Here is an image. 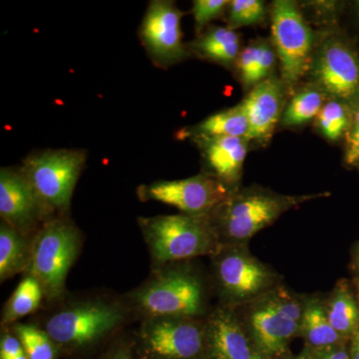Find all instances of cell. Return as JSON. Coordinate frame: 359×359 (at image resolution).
Wrapping results in <instances>:
<instances>
[{
	"instance_id": "cell-22",
	"label": "cell",
	"mask_w": 359,
	"mask_h": 359,
	"mask_svg": "<svg viewBox=\"0 0 359 359\" xmlns=\"http://www.w3.org/2000/svg\"><path fill=\"white\" fill-rule=\"evenodd\" d=\"M330 325L344 339H351L359 330V304L348 283L340 282L325 302Z\"/></svg>"
},
{
	"instance_id": "cell-18",
	"label": "cell",
	"mask_w": 359,
	"mask_h": 359,
	"mask_svg": "<svg viewBox=\"0 0 359 359\" xmlns=\"http://www.w3.org/2000/svg\"><path fill=\"white\" fill-rule=\"evenodd\" d=\"M299 335L306 341V349L311 351H323L346 341L330 325L325 302L316 297L304 299Z\"/></svg>"
},
{
	"instance_id": "cell-29",
	"label": "cell",
	"mask_w": 359,
	"mask_h": 359,
	"mask_svg": "<svg viewBox=\"0 0 359 359\" xmlns=\"http://www.w3.org/2000/svg\"><path fill=\"white\" fill-rule=\"evenodd\" d=\"M228 0H196L193 4L196 29L201 32L212 20L219 18L229 7Z\"/></svg>"
},
{
	"instance_id": "cell-31",
	"label": "cell",
	"mask_w": 359,
	"mask_h": 359,
	"mask_svg": "<svg viewBox=\"0 0 359 359\" xmlns=\"http://www.w3.org/2000/svg\"><path fill=\"white\" fill-rule=\"evenodd\" d=\"M25 353L18 335L6 334L0 342V359H13Z\"/></svg>"
},
{
	"instance_id": "cell-26",
	"label": "cell",
	"mask_w": 359,
	"mask_h": 359,
	"mask_svg": "<svg viewBox=\"0 0 359 359\" xmlns=\"http://www.w3.org/2000/svg\"><path fill=\"white\" fill-rule=\"evenodd\" d=\"M316 125L321 134L330 141H337L346 137L351 121V109L344 101H328L318 115Z\"/></svg>"
},
{
	"instance_id": "cell-27",
	"label": "cell",
	"mask_w": 359,
	"mask_h": 359,
	"mask_svg": "<svg viewBox=\"0 0 359 359\" xmlns=\"http://www.w3.org/2000/svg\"><path fill=\"white\" fill-rule=\"evenodd\" d=\"M14 332L29 359H55V344L46 332L33 325H18Z\"/></svg>"
},
{
	"instance_id": "cell-38",
	"label": "cell",
	"mask_w": 359,
	"mask_h": 359,
	"mask_svg": "<svg viewBox=\"0 0 359 359\" xmlns=\"http://www.w3.org/2000/svg\"><path fill=\"white\" fill-rule=\"evenodd\" d=\"M255 359H266V358H264V356H262L261 354L259 353V354H257V358Z\"/></svg>"
},
{
	"instance_id": "cell-6",
	"label": "cell",
	"mask_w": 359,
	"mask_h": 359,
	"mask_svg": "<svg viewBox=\"0 0 359 359\" xmlns=\"http://www.w3.org/2000/svg\"><path fill=\"white\" fill-rule=\"evenodd\" d=\"M133 299L148 318H196L204 309L205 290L194 271L170 269L142 285L135 292Z\"/></svg>"
},
{
	"instance_id": "cell-15",
	"label": "cell",
	"mask_w": 359,
	"mask_h": 359,
	"mask_svg": "<svg viewBox=\"0 0 359 359\" xmlns=\"http://www.w3.org/2000/svg\"><path fill=\"white\" fill-rule=\"evenodd\" d=\"M205 325V359H255L257 353L244 323L229 309H219Z\"/></svg>"
},
{
	"instance_id": "cell-3",
	"label": "cell",
	"mask_w": 359,
	"mask_h": 359,
	"mask_svg": "<svg viewBox=\"0 0 359 359\" xmlns=\"http://www.w3.org/2000/svg\"><path fill=\"white\" fill-rule=\"evenodd\" d=\"M151 255L161 264L215 254L218 241L205 219L170 215L139 219Z\"/></svg>"
},
{
	"instance_id": "cell-34",
	"label": "cell",
	"mask_w": 359,
	"mask_h": 359,
	"mask_svg": "<svg viewBox=\"0 0 359 359\" xmlns=\"http://www.w3.org/2000/svg\"><path fill=\"white\" fill-rule=\"evenodd\" d=\"M111 359H132L131 353L126 347H121L113 354Z\"/></svg>"
},
{
	"instance_id": "cell-5",
	"label": "cell",
	"mask_w": 359,
	"mask_h": 359,
	"mask_svg": "<svg viewBox=\"0 0 359 359\" xmlns=\"http://www.w3.org/2000/svg\"><path fill=\"white\" fill-rule=\"evenodd\" d=\"M81 247V236L72 224L53 219L44 224L32 244L28 276L39 280L48 299L65 292L66 278Z\"/></svg>"
},
{
	"instance_id": "cell-36",
	"label": "cell",
	"mask_w": 359,
	"mask_h": 359,
	"mask_svg": "<svg viewBox=\"0 0 359 359\" xmlns=\"http://www.w3.org/2000/svg\"><path fill=\"white\" fill-rule=\"evenodd\" d=\"M355 6H356V15H358V20L359 23V1L355 2Z\"/></svg>"
},
{
	"instance_id": "cell-4",
	"label": "cell",
	"mask_w": 359,
	"mask_h": 359,
	"mask_svg": "<svg viewBox=\"0 0 359 359\" xmlns=\"http://www.w3.org/2000/svg\"><path fill=\"white\" fill-rule=\"evenodd\" d=\"M219 290L229 306H248L275 290L278 276L247 244L219 245L212 254Z\"/></svg>"
},
{
	"instance_id": "cell-28",
	"label": "cell",
	"mask_w": 359,
	"mask_h": 359,
	"mask_svg": "<svg viewBox=\"0 0 359 359\" xmlns=\"http://www.w3.org/2000/svg\"><path fill=\"white\" fill-rule=\"evenodd\" d=\"M266 4L261 0H233L229 4V28L257 25L266 18Z\"/></svg>"
},
{
	"instance_id": "cell-17",
	"label": "cell",
	"mask_w": 359,
	"mask_h": 359,
	"mask_svg": "<svg viewBox=\"0 0 359 359\" xmlns=\"http://www.w3.org/2000/svg\"><path fill=\"white\" fill-rule=\"evenodd\" d=\"M196 141L202 149L205 164L210 169L208 174L216 177L231 190H238L249 141L233 137L196 139Z\"/></svg>"
},
{
	"instance_id": "cell-41",
	"label": "cell",
	"mask_w": 359,
	"mask_h": 359,
	"mask_svg": "<svg viewBox=\"0 0 359 359\" xmlns=\"http://www.w3.org/2000/svg\"><path fill=\"white\" fill-rule=\"evenodd\" d=\"M358 166H359V165H358Z\"/></svg>"
},
{
	"instance_id": "cell-24",
	"label": "cell",
	"mask_w": 359,
	"mask_h": 359,
	"mask_svg": "<svg viewBox=\"0 0 359 359\" xmlns=\"http://www.w3.org/2000/svg\"><path fill=\"white\" fill-rule=\"evenodd\" d=\"M325 104V93L320 87H306L297 92L287 106L280 123L285 127H299L320 114Z\"/></svg>"
},
{
	"instance_id": "cell-19",
	"label": "cell",
	"mask_w": 359,
	"mask_h": 359,
	"mask_svg": "<svg viewBox=\"0 0 359 359\" xmlns=\"http://www.w3.org/2000/svg\"><path fill=\"white\" fill-rule=\"evenodd\" d=\"M191 47L200 57L231 67L241 53L240 35L229 27L212 26L193 41Z\"/></svg>"
},
{
	"instance_id": "cell-2",
	"label": "cell",
	"mask_w": 359,
	"mask_h": 359,
	"mask_svg": "<svg viewBox=\"0 0 359 359\" xmlns=\"http://www.w3.org/2000/svg\"><path fill=\"white\" fill-rule=\"evenodd\" d=\"M245 306L243 323L257 353L266 359L287 356L290 341L299 335L304 299L278 285Z\"/></svg>"
},
{
	"instance_id": "cell-20",
	"label": "cell",
	"mask_w": 359,
	"mask_h": 359,
	"mask_svg": "<svg viewBox=\"0 0 359 359\" xmlns=\"http://www.w3.org/2000/svg\"><path fill=\"white\" fill-rule=\"evenodd\" d=\"M186 136H192L194 140L203 138L233 137L248 140L249 121L242 103L233 108L219 111L183 132ZM249 141V140H248Z\"/></svg>"
},
{
	"instance_id": "cell-12",
	"label": "cell",
	"mask_w": 359,
	"mask_h": 359,
	"mask_svg": "<svg viewBox=\"0 0 359 359\" xmlns=\"http://www.w3.org/2000/svg\"><path fill=\"white\" fill-rule=\"evenodd\" d=\"M311 69L325 93L344 102L359 98V57L344 39H325L314 53Z\"/></svg>"
},
{
	"instance_id": "cell-37",
	"label": "cell",
	"mask_w": 359,
	"mask_h": 359,
	"mask_svg": "<svg viewBox=\"0 0 359 359\" xmlns=\"http://www.w3.org/2000/svg\"><path fill=\"white\" fill-rule=\"evenodd\" d=\"M13 359H29L27 358V355H26L25 353L21 354V355L18 356V358H13Z\"/></svg>"
},
{
	"instance_id": "cell-14",
	"label": "cell",
	"mask_w": 359,
	"mask_h": 359,
	"mask_svg": "<svg viewBox=\"0 0 359 359\" xmlns=\"http://www.w3.org/2000/svg\"><path fill=\"white\" fill-rule=\"evenodd\" d=\"M45 205L23 174L13 170L0 172V215L4 222L22 233L36 226Z\"/></svg>"
},
{
	"instance_id": "cell-39",
	"label": "cell",
	"mask_w": 359,
	"mask_h": 359,
	"mask_svg": "<svg viewBox=\"0 0 359 359\" xmlns=\"http://www.w3.org/2000/svg\"><path fill=\"white\" fill-rule=\"evenodd\" d=\"M358 264L359 268V250H358Z\"/></svg>"
},
{
	"instance_id": "cell-25",
	"label": "cell",
	"mask_w": 359,
	"mask_h": 359,
	"mask_svg": "<svg viewBox=\"0 0 359 359\" xmlns=\"http://www.w3.org/2000/svg\"><path fill=\"white\" fill-rule=\"evenodd\" d=\"M43 294V289L39 280L32 276H26L4 306L2 325L15 323L36 311Z\"/></svg>"
},
{
	"instance_id": "cell-23",
	"label": "cell",
	"mask_w": 359,
	"mask_h": 359,
	"mask_svg": "<svg viewBox=\"0 0 359 359\" xmlns=\"http://www.w3.org/2000/svg\"><path fill=\"white\" fill-rule=\"evenodd\" d=\"M32 257V245L25 236L2 221L0 226V280L27 269Z\"/></svg>"
},
{
	"instance_id": "cell-16",
	"label": "cell",
	"mask_w": 359,
	"mask_h": 359,
	"mask_svg": "<svg viewBox=\"0 0 359 359\" xmlns=\"http://www.w3.org/2000/svg\"><path fill=\"white\" fill-rule=\"evenodd\" d=\"M285 83L276 77H269L252 87L242 102L248 121V140L266 143L283 117Z\"/></svg>"
},
{
	"instance_id": "cell-32",
	"label": "cell",
	"mask_w": 359,
	"mask_h": 359,
	"mask_svg": "<svg viewBox=\"0 0 359 359\" xmlns=\"http://www.w3.org/2000/svg\"><path fill=\"white\" fill-rule=\"evenodd\" d=\"M311 359H351V353L347 351L346 344L330 347L320 351H311L306 349Z\"/></svg>"
},
{
	"instance_id": "cell-8",
	"label": "cell",
	"mask_w": 359,
	"mask_h": 359,
	"mask_svg": "<svg viewBox=\"0 0 359 359\" xmlns=\"http://www.w3.org/2000/svg\"><path fill=\"white\" fill-rule=\"evenodd\" d=\"M85 159L83 151H45L29 156L21 173L46 209L65 211L69 207Z\"/></svg>"
},
{
	"instance_id": "cell-10",
	"label": "cell",
	"mask_w": 359,
	"mask_h": 359,
	"mask_svg": "<svg viewBox=\"0 0 359 359\" xmlns=\"http://www.w3.org/2000/svg\"><path fill=\"white\" fill-rule=\"evenodd\" d=\"M124 318L122 309L106 302H87L53 314L45 332L54 344L79 347L93 344L119 327Z\"/></svg>"
},
{
	"instance_id": "cell-7",
	"label": "cell",
	"mask_w": 359,
	"mask_h": 359,
	"mask_svg": "<svg viewBox=\"0 0 359 359\" xmlns=\"http://www.w3.org/2000/svg\"><path fill=\"white\" fill-rule=\"evenodd\" d=\"M271 33L273 47L280 59L283 82L292 89L311 69L314 33L297 4L290 0L273 1Z\"/></svg>"
},
{
	"instance_id": "cell-21",
	"label": "cell",
	"mask_w": 359,
	"mask_h": 359,
	"mask_svg": "<svg viewBox=\"0 0 359 359\" xmlns=\"http://www.w3.org/2000/svg\"><path fill=\"white\" fill-rule=\"evenodd\" d=\"M275 47L266 40H257L241 51L236 66L245 87H255L271 77L276 65Z\"/></svg>"
},
{
	"instance_id": "cell-33",
	"label": "cell",
	"mask_w": 359,
	"mask_h": 359,
	"mask_svg": "<svg viewBox=\"0 0 359 359\" xmlns=\"http://www.w3.org/2000/svg\"><path fill=\"white\" fill-rule=\"evenodd\" d=\"M351 359H359V330L351 337Z\"/></svg>"
},
{
	"instance_id": "cell-30",
	"label": "cell",
	"mask_w": 359,
	"mask_h": 359,
	"mask_svg": "<svg viewBox=\"0 0 359 359\" xmlns=\"http://www.w3.org/2000/svg\"><path fill=\"white\" fill-rule=\"evenodd\" d=\"M351 109V121L346 134V155L347 165H359V98Z\"/></svg>"
},
{
	"instance_id": "cell-1",
	"label": "cell",
	"mask_w": 359,
	"mask_h": 359,
	"mask_svg": "<svg viewBox=\"0 0 359 359\" xmlns=\"http://www.w3.org/2000/svg\"><path fill=\"white\" fill-rule=\"evenodd\" d=\"M327 194L285 196L259 187L236 190L205 218L219 245L247 244L283 214Z\"/></svg>"
},
{
	"instance_id": "cell-13",
	"label": "cell",
	"mask_w": 359,
	"mask_h": 359,
	"mask_svg": "<svg viewBox=\"0 0 359 359\" xmlns=\"http://www.w3.org/2000/svg\"><path fill=\"white\" fill-rule=\"evenodd\" d=\"M182 15L172 1L155 0L149 6L141 26V37L156 62L169 65L185 57Z\"/></svg>"
},
{
	"instance_id": "cell-11",
	"label": "cell",
	"mask_w": 359,
	"mask_h": 359,
	"mask_svg": "<svg viewBox=\"0 0 359 359\" xmlns=\"http://www.w3.org/2000/svg\"><path fill=\"white\" fill-rule=\"evenodd\" d=\"M235 191L205 173L176 181L155 182L139 188L142 199L177 208L184 215L205 219Z\"/></svg>"
},
{
	"instance_id": "cell-35",
	"label": "cell",
	"mask_w": 359,
	"mask_h": 359,
	"mask_svg": "<svg viewBox=\"0 0 359 359\" xmlns=\"http://www.w3.org/2000/svg\"><path fill=\"white\" fill-rule=\"evenodd\" d=\"M287 359H311V358H309L308 351H304V353L299 354V355L290 356V358H287Z\"/></svg>"
},
{
	"instance_id": "cell-9",
	"label": "cell",
	"mask_w": 359,
	"mask_h": 359,
	"mask_svg": "<svg viewBox=\"0 0 359 359\" xmlns=\"http://www.w3.org/2000/svg\"><path fill=\"white\" fill-rule=\"evenodd\" d=\"M144 359H205V325L197 318H148L139 332Z\"/></svg>"
},
{
	"instance_id": "cell-40",
	"label": "cell",
	"mask_w": 359,
	"mask_h": 359,
	"mask_svg": "<svg viewBox=\"0 0 359 359\" xmlns=\"http://www.w3.org/2000/svg\"><path fill=\"white\" fill-rule=\"evenodd\" d=\"M358 295H359V287H358Z\"/></svg>"
}]
</instances>
